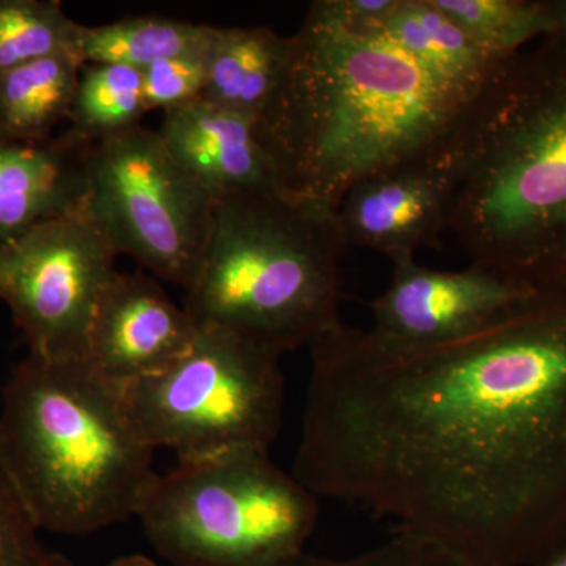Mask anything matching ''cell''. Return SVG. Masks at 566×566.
Wrapping results in <instances>:
<instances>
[{"instance_id": "cell-14", "label": "cell", "mask_w": 566, "mask_h": 566, "mask_svg": "<svg viewBox=\"0 0 566 566\" xmlns=\"http://www.w3.org/2000/svg\"><path fill=\"white\" fill-rule=\"evenodd\" d=\"M88 148L69 132L39 145L0 137V244L84 208Z\"/></svg>"}, {"instance_id": "cell-22", "label": "cell", "mask_w": 566, "mask_h": 566, "mask_svg": "<svg viewBox=\"0 0 566 566\" xmlns=\"http://www.w3.org/2000/svg\"><path fill=\"white\" fill-rule=\"evenodd\" d=\"M40 532L0 444V566H73L41 542Z\"/></svg>"}, {"instance_id": "cell-25", "label": "cell", "mask_w": 566, "mask_h": 566, "mask_svg": "<svg viewBox=\"0 0 566 566\" xmlns=\"http://www.w3.org/2000/svg\"><path fill=\"white\" fill-rule=\"evenodd\" d=\"M543 3H545L546 17L551 25L546 36H556L566 41V0H543Z\"/></svg>"}, {"instance_id": "cell-4", "label": "cell", "mask_w": 566, "mask_h": 566, "mask_svg": "<svg viewBox=\"0 0 566 566\" xmlns=\"http://www.w3.org/2000/svg\"><path fill=\"white\" fill-rule=\"evenodd\" d=\"M0 444L40 531L84 536L137 516L156 472L122 387L85 359L29 353L3 386Z\"/></svg>"}, {"instance_id": "cell-1", "label": "cell", "mask_w": 566, "mask_h": 566, "mask_svg": "<svg viewBox=\"0 0 566 566\" xmlns=\"http://www.w3.org/2000/svg\"><path fill=\"white\" fill-rule=\"evenodd\" d=\"M293 475L465 566L566 543V277L450 340L342 323L311 346Z\"/></svg>"}, {"instance_id": "cell-16", "label": "cell", "mask_w": 566, "mask_h": 566, "mask_svg": "<svg viewBox=\"0 0 566 566\" xmlns=\"http://www.w3.org/2000/svg\"><path fill=\"white\" fill-rule=\"evenodd\" d=\"M385 33L439 77L472 92H482L505 63L480 50L434 0H397Z\"/></svg>"}, {"instance_id": "cell-17", "label": "cell", "mask_w": 566, "mask_h": 566, "mask_svg": "<svg viewBox=\"0 0 566 566\" xmlns=\"http://www.w3.org/2000/svg\"><path fill=\"white\" fill-rule=\"evenodd\" d=\"M84 63L62 52L0 74V137L39 145L69 122Z\"/></svg>"}, {"instance_id": "cell-5", "label": "cell", "mask_w": 566, "mask_h": 566, "mask_svg": "<svg viewBox=\"0 0 566 566\" xmlns=\"http://www.w3.org/2000/svg\"><path fill=\"white\" fill-rule=\"evenodd\" d=\"M346 248L331 205L282 189L223 197L185 311L197 327L229 331L281 356L308 348L342 324Z\"/></svg>"}, {"instance_id": "cell-2", "label": "cell", "mask_w": 566, "mask_h": 566, "mask_svg": "<svg viewBox=\"0 0 566 566\" xmlns=\"http://www.w3.org/2000/svg\"><path fill=\"white\" fill-rule=\"evenodd\" d=\"M479 95L385 32L345 31L311 7L259 129L279 188L337 208L357 182L444 144Z\"/></svg>"}, {"instance_id": "cell-26", "label": "cell", "mask_w": 566, "mask_h": 566, "mask_svg": "<svg viewBox=\"0 0 566 566\" xmlns=\"http://www.w3.org/2000/svg\"><path fill=\"white\" fill-rule=\"evenodd\" d=\"M109 566H158L156 562L142 554H129V556H123L115 558Z\"/></svg>"}, {"instance_id": "cell-6", "label": "cell", "mask_w": 566, "mask_h": 566, "mask_svg": "<svg viewBox=\"0 0 566 566\" xmlns=\"http://www.w3.org/2000/svg\"><path fill=\"white\" fill-rule=\"evenodd\" d=\"M318 512V497L268 450L249 449L156 474L137 517L174 566H268L303 553Z\"/></svg>"}, {"instance_id": "cell-13", "label": "cell", "mask_w": 566, "mask_h": 566, "mask_svg": "<svg viewBox=\"0 0 566 566\" xmlns=\"http://www.w3.org/2000/svg\"><path fill=\"white\" fill-rule=\"evenodd\" d=\"M175 163L212 199L279 188L259 125L200 98L164 112L158 129Z\"/></svg>"}, {"instance_id": "cell-18", "label": "cell", "mask_w": 566, "mask_h": 566, "mask_svg": "<svg viewBox=\"0 0 566 566\" xmlns=\"http://www.w3.org/2000/svg\"><path fill=\"white\" fill-rule=\"evenodd\" d=\"M218 28L161 17H134L77 29L74 52L82 63L144 71L153 63L210 51Z\"/></svg>"}, {"instance_id": "cell-9", "label": "cell", "mask_w": 566, "mask_h": 566, "mask_svg": "<svg viewBox=\"0 0 566 566\" xmlns=\"http://www.w3.org/2000/svg\"><path fill=\"white\" fill-rule=\"evenodd\" d=\"M115 259L84 208L0 244V300L24 334L29 353L85 359L93 316L117 273Z\"/></svg>"}, {"instance_id": "cell-7", "label": "cell", "mask_w": 566, "mask_h": 566, "mask_svg": "<svg viewBox=\"0 0 566 566\" xmlns=\"http://www.w3.org/2000/svg\"><path fill=\"white\" fill-rule=\"evenodd\" d=\"M281 354L219 327H197L189 352L163 374L123 387L142 441L178 461L268 450L281 433Z\"/></svg>"}, {"instance_id": "cell-15", "label": "cell", "mask_w": 566, "mask_h": 566, "mask_svg": "<svg viewBox=\"0 0 566 566\" xmlns=\"http://www.w3.org/2000/svg\"><path fill=\"white\" fill-rule=\"evenodd\" d=\"M290 36L268 28H218L202 99L259 125L281 91Z\"/></svg>"}, {"instance_id": "cell-3", "label": "cell", "mask_w": 566, "mask_h": 566, "mask_svg": "<svg viewBox=\"0 0 566 566\" xmlns=\"http://www.w3.org/2000/svg\"><path fill=\"white\" fill-rule=\"evenodd\" d=\"M449 147V230L471 263L531 286L566 277V41L505 62Z\"/></svg>"}, {"instance_id": "cell-20", "label": "cell", "mask_w": 566, "mask_h": 566, "mask_svg": "<svg viewBox=\"0 0 566 566\" xmlns=\"http://www.w3.org/2000/svg\"><path fill=\"white\" fill-rule=\"evenodd\" d=\"M447 17L499 62L549 33L543 0H434Z\"/></svg>"}, {"instance_id": "cell-21", "label": "cell", "mask_w": 566, "mask_h": 566, "mask_svg": "<svg viewBox=\"0 0 566 566\" xmlns=\"http://www.w3.org/2000/svg\"><path fill=\"white\" fill-rule=\"evenodd\" d=\"M80 22L59 0H0V74L62 52H74Z\"/></svg>"}, {"instance_id": "cell-19", "label": "cell", "mask_w": 566, "mask_h": 566, "mask_svg": "<svg viewBox=\"0 0 566 566\" xmlns=\"http://www.w3.org/2000/svg\"><path fill=\"white\" fill-rule=\"evenodd\" d=\"M147 112L142 71L85 63L71 104L66 132L85 144H99L139 128Z\"/></svg>"}, {"instance_id": "cell-10", "label": "cell", "mask_w": 566, "mask_h": 566, "mask_svg": "<svg viewBox=\"0 0 566 566\" xmlns=\"http://www.w3.org/2000/svg\"><path fill=\"white\" fill-rule=\"evenodd\" d=\"M449 139L349 189L337 207L348 245L382 253L394 263L439 244L449 230L457 188Z\"/></svg>"}, {"instance_id": "cell-8", "label": "cell", "mask_w": 566, "mask_h": 566, "mask_svg": "<svg viewBox=\"0 0 566 566\" xmlns=\"http://www.w3.org/2000/svg\"><path fill=\"white\" fill-rule=\"evenodd\" d=\"M216 200L175 163L158 132L139 128L91 145L84 210L115 256L189 290L202 268Z\"/></svg>"}, {"instance_id": "cell-24", "label": "cell", "mask_w": 566, "mask_h": 566, "mask_svg": "<svg viewBox=\"0 0 566 566\" xmlns=\"http://www.w3.org/2000/svg\"><path fill=\"white\" fill-rule=\"evenodd\" d=\"M268 566H465L441 547L415 535L395 532L389 542L346 558H331L297 553Z\"/></svg>"}, {"instance_id": "cell-23", "label": "cell", "mask_w": 566, "mask_h": 566, "mask_svg": "<svg viewBox=\"0 0 566 566\" xmlns=\"http://www.w3.org/2000/svg\"><path fill=\"white\" fill-rule=\"evenodd\" d=\"M208 52L164 59L142 71L148 112L159 109L164 114L202 98L208 76Z\"/></svg>"}, {"instance_id": "cell-12", "label": "cell", "mask_w": 566, "mask_h": 566, "mask_svg": "<svg viewBox=\"0 0 566 566\" xmlns=\"http://www.w3.org/2000/svg\"><path fill=\"white\" fill-rule=\"evenodd\" d=\"M196 334L191 316L158 282L117 271L93 316L85 360L123 389L172 367L189 352Z\"/></svg>"}, {"instance_id": "cell-11", "label": "cell", "mask_w": 566, "mask_h": 566, "mask_svg": "<svg viewBox=\"0 0 566 566\" xmlns=\"http://www.w3.org/2000/svg\"><path fill=\"white\" fill-rule=\"evenodd\" d=\"M535 289L476 264L439 271L409 256L392 263L389 285L370 303L368 329L392 344H439L474 329Z\"/></svg>"}, {"instance_id": "cell-27", "label": "cell", "mask_w": 566, "mask_h": 566, "mask_svg": "<svg viewBox=\"0 0 566 566\" xmlns=\"http://www.w3.org/2000/svg\"><path fill=\"white\" fill-rule=\"evenodd\" d=\"M535 566H566V543Z\"/></svg>"}]
</instances>
